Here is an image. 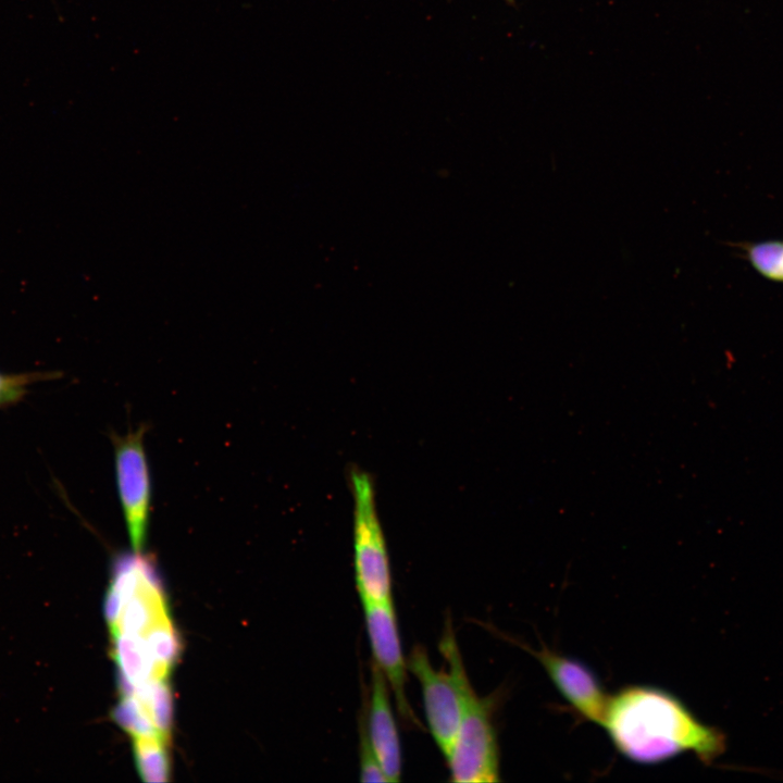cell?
<instances>
[{"label":"cell","mask_w":783,"mask_h":783,"mask_svg":"<svg viewBox=\"0 0 783 783\" xmlns=\"http://www.w3.org/2000/svg\"><path fill=\"white\" fill-rule=\"evenodd\" d=\"M153 561L135 551L114 560L104 614L121 694L167 683L181 645Z\"/></svg>","instance_id":"1"},{"label":"cell","mask_w":783,"mask_h":783,"mask_svg":"<svg viewBox=\"0 0 783 783\" xmlns=\"http://www.w3.org/2000/svg\"><path fill=\"white\" fill-rule=\"evenodd\" d=\"M601 726L619 753L637 763H658L685 751L709 762L724 748L720 731L654 686H625L609 696Z\"/></svg>","instance_id":"2"},{"label":"cell","mask_w":783,"mask_h":783,"mask_svg":"<svg viewBox=\"0 0 783 783\" xmlns=\"http://www.w3.org/2000/svg\"><path fill=\"white\" fill-rule=\"evenodd\" d=\"M439 646L449 664L447 672L434 669L420 645L411 650L407 667L420 683L430 732L446 757L460 726L465 695L472 685L450 627Z\"/></svg>","instance_id":"3"},{"label":"cell","mask_w":783,"mask_h":783,"mask_svg":"<svg viewBox=\"0 0 783 783\" xmlns=\"http://www.w3.org/2000/svg\"><path fill=\"white\" fill-rule=\"evenodd\" d=\"M349 482L353 501L352 548L358 594L362 604L393 601L389 555L373 478L368 472L353 468Z\"/></svg>","instance_id":"4"},{"label":"cell","mask_w":783,"mask_h":783,"mask_svg":"<svg viewBox=\"0 0 783 783\" xmlns=\"http://www.w3.org/2000/svg\"><path fill=\"white\" fill-rule=\"evenodd\" d=\"M494 697H480L471 686L455 741L446 755L457 783L499 781V749L494 723Z\"/></svg>","instance_id":"5"},{"label":"cell","mask_w":783,"mask_h":783,"mask_svg":"<svg viewBox=\"0 0 783 783\" xmlns=\"http://www.w3.org/2000/svg\"><path fill=\"white\" fill-rule=\"evenodd\" d=\"M146 425L124 435L111 434L114 473L122 513L133 550L141 551L147 539L152 485L145 448Z\"/></svg>","instance_id":"6"},{"label":"cell","mask_w":783,"mask_h":783,"mask_svg":"<svg viewBox=\"0 0 783 783\" xmlns=\"http://www.w3.org/2000/svg\"><path fill=\"white\" fill-rule=\"evenodd\" d=\"M362 606L373 662L384 674L401 718L411 725H420L406 693L408 667L393 601L365 602Z\"/></svg>","instance_id":"7"},{"label":"cell","mask_w":783,"mask_h":783,"mask_svg":"<svg viewBox=\"0 0 783 783\" xmlns=\"http://www.w3.org/2000/svg\"><path fill=\"white\" fill-rule=\"evenodd\" d=\"M539 661L562 697L583 719L602 724L609 696L584 663L545 646L527 648Z\"/></svg>","instance_id":"8"},{"label":"cell","mask_w":783,"mask_h":783,"mask_svg":"<svg viewBox=\"0 0 783 783\" xmlns=\"http://www.w3.org/2000/svg\"><path fill=\"white\" fill-rule=\"evenodd\" d=\"M388 683L380 670L371 664V689L364 720L372 747L377 756L387 783L399 782L401 776V747L393 712Z\"/></svg>","instance_id":"9"},{"label":"cell","mask_w":783,"mask_h":783,"mask_svg":"<svg viewBox=\"0 0 783 783\" xmlns=\"http://www.w3.org/2000/svg\"><path fill=\"white\" fill-rule=\"evenodd\" d=\"M166 744L156 738L133 739L134 756L142 780L150 783L165 782L170 775Z\"/></svg>","instance_id":"10"},{"label":"cell","mask_w":783,"mask_h":783,"mask_svg":"<svg viewBox=\"0 0 783 783\" xmlns=\"http://www.w3.org/2000/svg\"><path fill=\"white\" fill-rule=\"evenodd\" d=\"M751 266L767 279L783 283V239L742 245Z\"/></svg>","instance_id":"11"},{"label":"cell","mask_w":783,"mask_h":783,"mask_svg":"<svg viewBox=\"0 0 783 783\" xmlns=\"http://www.w3.org/2000/svg\"><path fill=\"white\" fill-rule=\"evenodd\" d=\"M359 765L361 781L386 782L377 756L372 747L368 735L364 713H362L359 718Z\"/></svg>","instance_id":"12"},{"label":"cell","mask_w":783,"mask_h":783,"mask_svg":"<svg viewBox=\"0 0 783 783\" xmlns=\"http://www.w3.org/2000/svg\"><path fill=\"white\" fill-rule=\"evenodd\" d=\"M48 377H51V374H5L0 372V407L17 402L25 396L30 384Z\"/></svg>","instance_id":"13"}]
</instances>
